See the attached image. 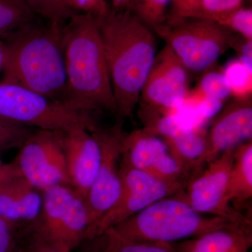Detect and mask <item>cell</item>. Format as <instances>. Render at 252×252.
Returning a JSON list of instances; mask_svg holds the SVG:
<instances>
[{
	"mask_svg": "<svg viewBox=\"0 0 252 252\" xmlns=\"http://www.w3.org/2000/svg\"><path fill=\"white\" fill-rule=\"evenodd\" d=\"M110 77L118 120L133 113L157 54L156 34L128 9L111 6L96 18Z\"/></svg>",
	"mask_w": 252,
	"mask_h": 252,
	"instance_id": "cell-1",
	"label": "cell"
},
{
	"mask_svg": "<svg viewBox=\"0 0 252 252\" xmlns=\"http://www.w3.org/2000/svg\"><path fill=\"white\" fill-rule=\"evenodd\" d=\"M66 87L62 103L77 112L117 114L97 19L76 13L62 27Z\"/></svg>",
	"mask_w": 252,
	"mask_h": 252,
	"instance_id": "cell-2",
	"label": "cell"
},
{
	"mask_svg": "<svg viewBox=\"0 0 252 252\" xmlns=\"http://www.w3.org/2000/svg\"><path fill=\"white\" fill-rule=\"evenodd\" d=\"M62 27L38 17L1 40V83L26 88L62 103L66 87Z\"/></svg>",
	"mask_w": 252,
	"mask_h": 252,
	"instance_id": "cell-3",
	"label": "cell"
},
{
	"mask_svg": "<svg viewBox=\"0 0 252 252\" xmlns=\"http://www.w3.org/2000/svg\"><path fill=\"white\" fill-rule=\"evenodd\" d=\"M182 191L156 202L111 228L130 241L172 244L239 220L199 213L189 205Z\"/></svg>",
	"mask_w": 252,
	"mask_h": 252,
	"instance_id": "cell-4",
	"label": "cell"
},
{
	"mask_svg": "<svg viewBox=\"0 0 252 252\" xmlns=\"http://www.w3.org/2000/svg\"><path fill=\"white\" fill-rule=\"evenodd\" d=\"M191 72L210 69L228 49L238 34L205 18L165 22L153 31Z\"/></svg>",
	"mask_w": 252,
	"mask_h": 252,
	"instance_id": "cell-5",
	"label": "cell"
},
{
	"mask_svg": "<svg viewBox=\"0 0 252 252\" xmlns=\"http://www.w3.org/2000/svg\"><path fill=\"white\" fill-rule=\"evenodd\" d=\"M0 119L36 130L67 132L97 126L92 114L77 112L61 102L15 84L0 82Z\"/></svg>",
	"mask_w": 252,
	"mask_h": 252,
	"instance_id": "cell-6",
	"label": "cell"
},
{
	"mask_svg": "<svg viewBox=\"0 0 252 252\" xmlns=\"http://www.w3.org/2000/svg\"><path fill=\"white\" fill-rule=\"evenodd\" d=\"M42 197L40 213L30 223L28 233L63 252L82 245L89 228L84 199L67 185L46 189Z\"/></svg>",
	"mask_w": 252,
	"mask_h": 252,
	"instance_id": "cell-7",
	"label": "cell"
},
{
	"mask_svg": "<svg viewBox=\"0 0 252 252\" xmlns=\"http://www.w3.org/2000/svg\"><path fill=\"white\" fill-rule=\"evenodd\" d=\"M122 125L123 122L118 120L112 127L104 128L99 126L91 131L100 144L101 162L97 175L84 200L89 217V228L84 241L90 238L100 219L115 205L122 192L119 168L123 137L125 135Z\"/></svg>",
	"mask_w": 252,
	"mask_h": 252,
	"instance_id": "cell-8",
	"label": "cell"
},
{
	"mask_svg": "<svg viewBox=\"0 0 252 252\" xmlns=\"http://www.w3.org/2000/svg\"><path fill=\"white\" fill-rule=\"evenodd\" d=\"M119 172L122 183L120 196L115 205L100 219L88 240L100 234L104 230L138 213L156 202L175 195L183 190L188 183H170L159 180L147 172L126 165L122 160Z\"/></svg>",
	"mask_w": 252,
	"mask_h": 252,
	"instance_id": "cell-9",
	"label": "cell"
},
{
	"mask_svg": "<svg viewBox=\"0 0 252 252\" xmlns=\"http://www.w3.org/2000/svg\"><path fill=\"white\" fill-rule=\"evenodd\" d=\"M62 132L34 130L14 160L22 177L41 191L56 186H68Z\"/></svg>",
	"mask_w": 252,
	"mask_h": 252,
	"instance_id": "cell-10",
	"label": "cell"
},
{
	"mask_svg": "<svg viewBox=\"0 0 252 252\" xmlns=\"http://www.w3.org/2000/svg\"><path fill=\"white\" fill-rule=\"evenodd\" d=\"M188 69L165 44L156 55L138 104L160 109L182 106L189 92Z\"/></svg>",
	"mask_w": 252,
	"mask_h": 252,
	"instance_id": "cell-11",
	"label": "cell"
},
{
	"mask_svg": "<svg viewBox=\"0 0 252 252\" xmlns=\"http://www.w3.org/2000/svg\"><path fill=\"white\" fill-rule=\"evenodd\" d=\"M121 160L165 182H188L189 176L165 142L143 128L125 133Z\"/></svg>",
	"mask_w": 252,
	"mask_h": 252,
	"instance_id": "cell-12",
	"label": "cell"
},
{
	"mask_svg": "<svg viewBox=\"0 0 252 252\" xmlns=\"http://www.w3.org/2000/svg\"><path fill=\"white\" fill-rule=\"evenodd\" d=\"M68 186L85 200L98 172L101 147L93 132L83 127L62 132Z\"/></svg>",
	"mask_w": 252,
	"mask_h": 252,
	"instance_id": "cell-13",
	"label": "cell"
},
{
	"mask_svg": "<svg viewBox=\"0 0 252 252\" xmlns=\"http://www.w3.org/2000/svg\"><path fill=\"white\" fill-rule=\"evenodd\" d=\"M252 98H235L215 117L206 134L204 163H209L228 149L252 140Z\"/></svg>",
	"mask_w": 252,
	"mask_h": 252,
	"instance_id": "cell-14",
	"label": "cell"
},
{
	"mask_svg": "<svg viewBox=\"0 0 252 252\" xmlns=\"http://www.w3.org/2000/svg\"><path fill=\"white\" fill-rule=\"evenodd\" d=\"M235 149L225 151L209 162L207 169L192 177L187 183L185 197L195 211L225 218L222 201L233 170Z\"/></svg>",
	"mask_w": 252,
	"mask_h": 252,
	"instance_id": "cell-15",
	"label": "cell"
},
{
	"mask_svg": "<svg viewBox=\"0 0 252 252\" xmlns=\"http://www.w3.org/2000/svg\"><path fill=\"white\" fill-rule=\"evenodd\" d=\"M177 252H250L251 219L230 222L196 238L170 244Z\"/></svg>",
	"mask_w": 252,
	"mask_h": 252,
	"instance_id": "cell-16",
	"label": "cell"
},
{
	"mask_svg": "<svg viewBox=\"0 0 252 252\" xmlns=\"http://www.w3.org/2000/svg\"><path fill=\"white\" fill-rule=\"evenodd\" d=\"M42 191L24 177H16L0 188V217L18 224L36 220L42 207Z\"/></svg>",
	"mask_w": 252,
	"mask_h": 252,
	"instance_id": "cell-17",
	"label": "cell"
},
{
	"mask_svg": "<svg viewBox=\"0 0 252 252\" xmlns=\"http://www.w3.org/2000/svg\"><path fill=\"white\" fill-rule=\"evenodd\" d=\"M252 197V141L242 143L235 149L233 170L223 201L225 218L240 220L246 216L239 210Z\"/></svg>",
	"mask_w": 252,
	"mask_h": 252,
	"instance_id": "cell-18",
	"label": "cell"
},
{
	"mask_svg": "<svg viewBox=\"0 0 252 252\" xmlns=\"http://www.w3.org/2000/svg\"><path fill=\"white\" fill-rule=\"evenodd\" d=\"M172 155L189 176L204 164L206 152V134L203 128L183 131L171 138L163 140Z\"/></svg>",
	"mask_w": 252,
	"mask_h": 252,
	"instance_id": "cell-19",
	"label": "cell"
},
{
	"mask_svg": "<svg viewBox=\"0 0 252 252\" xmlns=\"http://www.w3.org/2000/svg\"><path fill=\"white\" fill-rule=\"evenodd\" d=\"M84 244L86 252H177L170 244L136 243L122 238L112 228Z\"/></svg>",
	"mask_w": 252,
	"mask_h": 252,
	"instance_id": "cell-20",
	"label": "cell"
},
{
	"mask_svg": "<svg viewBox=\"0 0 252 252\" xmlns=\"http://www.w3.org/2000/svg\"><path fill=\"white\" fill-rule=\"evenodd\" d=\"M38 17L26 0H0V40Z\"/></svg>",
	"mask_w": 252,
	"mask_h": 252,
	"instance_id": "cell-21",
	"label": "cell"
},
{
	"mask_svg": "<svg viewBox=\"0 0 252 252\" xmlns=\"http://www.w3.org/2000/svg\"><path fill=\"white\" fill-rule=\"evenodd\" d=\"M171 0H133L130 11L154 31L167 21Z\"/></svg>",
	"mask_w": 252,
	"mask_h": 252,
	"instance_id": "cell-22",
	"label": "cell"
},
{
	"mask_svg": "<svg viewBox=\"0 0 252 252\" xmlns=\"http://www.w3.org/2000/svg\"><path fill=\"white\" fill-rule=\"evenodd\" d=\"M230 89V95L235 98H252V70L240 60L227 63L223 69Z\"/></svg>",
	"mask_w": 252,
	"mask_h": 252,
	"instance_id": "cell-23",
	"label": "cell"
},
{
	"mask_svg": "<svg viewBox=\"0 0 252 252\" xmlns=\"http://www.w3.org/2000/svg\"><path fill=\"white\" fill-rule=\"evenodd\" d=\"M36 16L63 26L76 13L64 0H26Z\"/></svg>",
	"mask_w": 252,
	"mask_h": 252,
	"instance_id": "cell-24",
	"label": "cell"
},
{
	"mask_svg": "<svg viewBox=\"0 0 252 252\" xmlns=\"http://www.w3.org/2000/svg\"><path fill=\"white\" fill-rule=\"evenodd\" d=\"M215 21L247 40L252 41V7L241 6L222 15Z\"/></svg>",
	"mask_w": 252,
	"mask_h": 252,
	"instance_id": "cell-25",
	"label": "cell"
},
{
	"mask_svg": "<svg viewBox=\"0 0 252 252\" xmlns=\"http://www.w3.org/2000/svg\"><path fill=\"white\" fill-rule=\"evenodd\" d=\"M35 130L16 122L0 119V153L11 149L21 148Z\"/></svg>",
	"mask_w": 252,
	"mask_h": 252,
	"instance_id": "cell-26",
	"label": "cell"
},
{
	"mask_svg": "<svg viewBox=\"0 0 252 252\" xmlns=\"http://www.w3.org/2000/svg\"><path fill=\"white\" fill-rule=\"evenodd\" d=\"M194 89L207 97L224 102L230 96L229 84L223 71H209L204 73Z\"/></svg>",
	"mask_w": 252,
	"mask_h": 252,
	"instance_id": "cell-27",
	"label": "cell"
},
{
	"mask_svg": "<svg viewBox=\"0 0 252 252\" xmlns=\"http://www.w3.org/2000/svg\"><path fill=\"white\" fill-rule=\"evenodd\" d=\"M201 0H171L166 22L202 18Z\"/></svg>",
	"mask_w": 252,
	"mask_h": 252,
	"instance_id": "cell-28",
	"label": "cell"
},
{
	"mask_svg": "<svg viewBox=\"0 0 252 252\" xmlns=\"http://www.w3.org/2000/svg\"><path fill=\"white\" fill-rule=\"evenodd\" d=\"M244 0H201L202 18L215 21L222 15L243 6Z\"/></svg>",
	"mask_w": 252,
	"mask_h": 252,
	"instance_id": "cell-29",
	"label": "cell"
},
{
	"mask_svg": "<svg viewBox=\"0 0 252 252\" xmlns=\"http://www.w3.org/2000/svg\"><path fill=\"white\" fill-rule=\"evenodd\" d=\"M72 11L75 13L90 14L96 18L104 16L111 5L107 0H64Z\"/></svg>",
	"mask_w": 252,
	"mask_h": 252,
	"instance_id": "cell-30",
	"label": "cell"
},
{
	"mask_svg": "<svg viewBox=\"0 0 252 252\" xmlns=\"http://www.w3.org/2000/svg\"><path fill=\"white\" fill-rule=\"evenodd\" d=\"M16 225L0 217V252H16Z\"/></svg>",
	"mask_w": 252,
	"mask_h": 252,
	"instance_id": "cell-31",
	"label": "cell"
},
{
	"mask_svg": "<svg viewBox=\"0 0 252 252\" xmlns=\"http://www.w3.org/2000/svg\"><path fill=\"white\" fill-rule=\"evenodd\" d=\"M22 177L14 161L6 163L0 159V188L16 177Z\"/></svg>",
	"mask_w": 252,
	"mask_h": 252,
	"instance_id": "cell-32",
	"label": "cell"
},
{
	"mask_svg": "<svg viewBox=\"0 0 252 252\" xmlns=\"http://www.w3.org/2000/svg\"><path fill=\"white\" fill-rule=\"evenodd\" d=\"M25 252H63L56 250L49 245L28 233Z\"/></svg>",
	"mask_w": 252,
	"mask_h": 252,
	"instance_id": "cell-33",
	"label": "cell"
},
{
	"mask_svg": "<svg viewBox=\"0 0 252 252\" xmlns=\"http://www.w3.org/2000/svg\"><path fill=\"white\" fill-rule=\"evenodd\" d=\"M111 6L115 9H130L133 0H111Z\"/></svg>",
	"mask_w": 252,
	"mask_h": 252,
	"instance_id": "cell-34",
	"label": "cell"
},
{
	"mask_svg": "<svg viewBox=\"0 0 252 252\" xmlns=\"http://www.w3.org/2000/svg\"><path fill=\"white\" fill-rule=\"evenodd\" d=\"M3 66V49H2V44H1V41L0 40V73L2 70Z\"/></svg>",
	"mask_w": 252,
	"mask_h": 252,
	"instance_id": "cell-35",
	"label": "cell"
}]
</instances>
